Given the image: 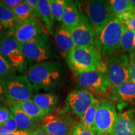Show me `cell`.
Instances as JSON below:
<instances>
[{
  "label": "cell",
  "mask_w": 135,
  "mask_h": 135,
  "mask_svg": "<svg viewBox=\"0 0 135 135\" xmlns=\"http://www.w3.org/2000/svg\"><path fill=\"white\" fill-rule=\"evenodd\" d=\"M114 99L124 103H135V83L129 80L113 89Z\"/></svg>",
  "instance_id": "cell-19"
},
{
  "label": "cell",
  "mask_w": 135,
  "mask_h": 135,
  "mask_svg": "<svg viewBox=\"0 0 135 135\" xmlns=\"http://www.w3.org/2000/svg\"><path fill=\"white\" fill-rule=\"evenodd\" d=\"M13 30L9 29V28L5 27L4 25L0 23V41L6 37L12 36Z\"/></svg>",
  "instance_id": "cell-35"
},
{
  "label": "cell",
  "mask_w": 135,
  "mask_h": 135,
  "mask_svg": "<svg viewBox=\"0 0 135 135\" xmlns=\"http://www.w3.org/2000/svg\"><path fill=\"white\" fill-rule=\"evenodd\" d=\"M23 51L26 62L32 65L50 61L55 53L50 39L45 33L23 45Z\"/></svg>",
  "instance_id": "cell-5"
},
{
  "label": "cell",
  "mask_w": 135,
  "mask_h": 135,
  "mask_svg": "<svg viewBox=\"0 0 135 135\" xmlns=\"http://www.w3.org/2000/svg\"><path fill=\"white\" fill-rule=\"evenodd\" d=\"M38 8L40 20L43 22L48 33L52 34L55 19L51 9L50 0H38Z\"/></svg>",
  "instance_id": "cell-22"
},
{
  "label": "cell",
  "mask_w": 135,
  "mask_h": 135,
  "mask_svg": "<svg viewBox=\"0 0 135 135\" xmlns=\"http://www.w3.org/2000/svg\"><path fill=\"white\" fill-rule=\"evenodd\" d=\"M13 11L16 17L17 21H25L28 19H32L35 21L38 20L36 14L25 1H22V3L13 9Z\"/></svg>",
  "instance_id": "cell-23"
},
{
  "label": "cell",
  "mask_w": 135,
  "mask_h": 135,
  "mask_svg": "<svg viewBox=\"0 0 135 135\" xmlns=\"http://www.w3.org/2000/svg\"><path fill=\"white\" fill-rule=\"evenodd\" d=\"M16 75V70L8 61L0 53V78L8 80Z\"/></svg>",
  "instance_id": "cell-28"
},
{
  "label": "cell",
  "mask_w": 135,
  "mask_h": 135,
  "mask_svg": "<svg viewBox=\"0 0 135 135\" xmlns=\"http://www.w3.org/2000/svg\"><path fill=\"white\" fill-rule=\"evenodd\" d=\"M1 101H0V107H1Z\"/></svg>",
  "instance_id": "cell-44"
},
{
  "label": "cell",
  "mask_w": 135,
  "mask_h": 135,
  "mask_svg": "<svg viewBox=\"0 0 135 135\" xmlns=\"http://www.w3.org/2000/svg\"><path fill=\"white\" fill-rule=\"evenodd\" d=\"M35 130H28V131H23V130H18L15 131L13 133H8L6 134H1V135H32L33 134Z\"/></svg>",
  "instance_id": "cell-39"
},
{
  "label": "cell",
  "mask_w": 135,
  "mask_h": 135,
  "mask_svg": "<svg viewBox=\"0 0 135 135\" xmlns=\"http://www.w3.org/2000/svg\"><path fill=\"white\" fill-rule=\"evenodd\" d=\"M70 31L76 47L96 46L97 35L87 17L83 13L80 23Z\"/></svg>",
  "instance_id": "cell-13"
},
{
  "label": "cell",
  "mask_w": 135,
  "mask_h": 135,
  "mask_svg": "<svg viewBox=\"0 0 135 135\" xmlns=\"http://www.w3.org/2000/svg\"><path fill=\"white\" fill-rule=\"evenodd\" d=\"M16 104L27 115L36 122H40L45 116L48 115V114L42 110L32 99Z\"/></svg>",
  "instance_id": "cell-21"
},
{
  "label": "cell",
  "mask_w": 135,
  "mask_h": 135,
  "mask_svg": "<svg viewBox=\"0 0 135 135\" xmlns=\"http://www.w3.org/2000/svg\"><path fill=\"white\" fill-rule=\"evenodd\" d=\"M32 135H50L48 133H46L45 130L41 129V128H38V129L34 131L33 134Z\"/></svg>",
  "instance_id": "cell-40"
},
{
  "label": "cell",
  "mask_w": 135,
  "mask_h": 135,
  "mask_svg": "<svg viewBox=\"0 0 135 135\" xmlns=\"http://www.w3.org/2000/svg\"><path fill=\"white\" fill-rule=\"evenodd\" d=\"M34 102L48 114L56 108L58 104V98L53 93H36L32 97Z\"/></svg>",
  "instance_id": "cell-20"
},
{
  "label": "cell",
  "mask_w": 135,
  "mask_h": 135,
  "mask_svg": "<svg viewBox=\"0 0 135 135\" xmlns=\"http://www.w3.org/2000/svg\"><path fill=\"white\" fill-rule=\"evenodd\" d=\"M134 135H135V134H134Z\"/></svg>",
  "instance_id": "cell-45"
},
{
  "label": "cell",
  "mask_w": 135,
  "mask_h": 135,
  "mask_svg": "<svg viewBox=\"0 0 135 135\" xmlns=\"http://www.w3.org/2000/svg\"><path fill=\"white\" fill-rule=\"evenodd\" d=\"M6 80L0 78V101H4V92Z\"/></svg>",
  "instance_id": "cell-38"
},
{
  "label": "cell",
  "mask_w": 135,
  "mask_h": 135,
  "mask_svg": "<svg viewBox=\"0 0 135 135\" xmlns=\"http://www.w3.org/2000/svg\"><path fill=\"white\" fill-rule=\"evenodd\" d=\"M25 2L31 7L32 10L36 14L37 18L40 20V12H39L38 8V0H25Z\"/></svg>",
  "instance_id": "cell-36"
},
{
  "label": "cell",
  "mask_w": 135,
  "mask_h": 135,
  "mask_svg": "<svg viewBox=\"0 0 135 135\" xmlns=\"http://www.w3.org/2000/svg\"><path fill=\"white\" fill-rule=\"evenodd\" d=\"M131 80L135 83V52L129 55Z\"/></svg>",
  "instance_id": "cell-34"
},
{
  "label": "cell",
  "mask_w": 135,
  "mask_h": 135,
  "mask_svg": "<svg viewBox=\"0 0 135 135\" xmlns=\"http://www.w3.org/2000/svg\"><path fill=\"white\" fill-rule=\"evenodd\" d=\"M81 4L79 9L83 11L81 13L87 17L97 36L115 17L109 1L90 0L83 1Z\"/></svg>",
  "instance_id": "cell-4"
},
{
  "label": "cell",
  "mask_w": 135,
  "mask_h": 135,
  "mask_svg": "<svg viewBox=\"0 0 135 135\" xmlns=\"http://www.w3.org/2000/svg\"><path fill=\"white\" fill-rule=\"evenodd\" d=\"M125 25L126 28L131 31L135 32V16L131 12V16L127 20L123 23Z\"/></svg>",
  "instance_id": "cell-37"
},
{
  "label": "cell",
  "mask_w": 135,
  "mask_h": 135,
  "mask_svg": "<svg viewBox=\"0 0 135 135\" xmlns=\"http://www.w3.org/2000/svg\"><path fill=\"white\" fill-rule=\"evenodd\" d=\"M69 68L75 75L97 70H106L102 56L96 46L75 47L65 55Z\"/></svg>",
  "instance_id": "cell-1"
},
{
  "label": "cell",
  "mask_w": 135,
  "mask_h": 135,
  "mask_svg": "<svg viewBox=\"0 0 135 135\" xmlns=\"http://www.w3.org/2000/svg\"><path fill=\"white\" fill-rule=\"evenodd\" d=\"M43 33V29L36 21L28 19L16 22L13 28L12 36L20 44L23 45Z\"/></svg>",
  "instance_id": "cell-14"
},
{
  "label": "cell",
  "mask_w": 135,
  "mask_h": 135,
  "mask_svg": "<svg viewBox=\"0 0 135 135\" xmlns=\"http://www.w3.org/2000/svg\"><path fill=\"white\" fill-rule=\"evenodd\" d=\"M126 27L121 20L114 18L103 28L97 36L96 46L105 56L114 55L119 50L123 34Z\"/></svg>",
  "instance_id": "cell-3"
},
{
  "label": "cell",
  "mask_w": 135,
  "mask_h": 135,
  "mask_svg": "<svg viewBox=\"0 0 135 135\" xmlns=\"http://www.w3.org/2000/svg\"><path fill=\"white\" fill-rule=\"evenodd\" d=\"M77 83L81 89L98 93H104L110 88L106 70H97L78 75Z\"/></svg>",
  "instance_id": "cell-10"
},
{
  "label": "cell",
  "mask_w": 135,
  "mask_h": 135,
  "mask_svg": "<svg viewBox=\"0 0 135 135\" xmlns=\"http://www.w3.org/2000/svg\"><path fill=\"white\" fill-rule=\"evenodd\" d=\"M109 1L111 9L115 16L133 10V7L129 0H110Z\"/></svg>",
  "instance_id": "cell-27"
},
{
  "label": "cell",
  "mask_w": 135,
  "mask_h": 135,
  "mask_svg": "<svg viewBox=\"0 0 135 135\" xmlns=\"http://www.w3.org/2000/svg\"><path fill=\"white\" fill-rule=\"evenodd\" d=\"M106 75L111 90L131 80L129 56L126 54L111 55L106 64Z\"/></svg>",
  "instance_id": "cell-6"
},
{
  "label": "cell",
  "mask_w": 135,
  "mask_h": 135,
  "mask_svg": "<svg viewBox=\"0 0 135 135\" xmlns=\"http://www.w3.org/2000/svg\"><path fill=\"white\" fill-rule=\"evenodd\" d=\"M129 3H130V4H131V6H133V7H134L135 6V0H129Z\"/></svg>",
  "instance_id": "cell-42"
},
{
  "label": "cell",
  "mask_w": 135,
  "mask_h": 135,
  "mask_svg": "<svg viewBox=\"0 0 135 135\" xmlns=\"http://www.w3.org/2000/svg\"><path fill=\"white\" fill-rule=\"evenodd\" d=\"M54 38L57 46L65 55L76 47L70 31L62 23L56 29Z\"/></svg>",
  "instance_id": "cell-17"
},
{
  "label": "cell",
  "mask_w": 135,
  "mask_h": 135,
  "mask_svg": "<svg viewBox=\"0 0 135 135\" xmlns=\"http://www.w3.org/2000/svg\"><path fill=\"white\" fill-rule=\"evenodd\" d=\"M17 18L13 10L0 6V23L9 29L13 30Z\"/></svg>",
  "instance_id": "cell-26"
},
{
  "label": "cell",
  "mask_w": 135,
  "mask_h": 135,
  "mask_svg": "<svg viewBox=\"0 0 135 135\" xmlns=\"http://www.w3.org/2000/svg\"><path fill=\"white\" fill-rule=\"evenodd\" d=\"M82 13L76 3L73 1H67L61 23L69 31H71L78 25Z\"/></svg>",
  "instance_id": "cell-18"
},
{
  "label": "cell",
  "mask_w": 135,
  "mask_h": 135,
  "mask_svg": "<svg viewBox=\"0 0 135 135\" xmlns=\"http://www.w3.org/2000/svg\"><path fill=\"white\" fill-rule=\"evenodd\" d=\"M23 0H0V6L13 10Z\"/></svg>",
  "instance_id": "cell-33"
},
{
  "label": "cell",
  "mask_w": 135,
  "mask_h": 135,
  "mask_svg": "<svg viewBox=\"0 0 135 135\" xmlns=\"http://www.w3.org/2000/svg\"><path fill=\"white\" fill-rule=\"evenodd\" d=\"M113 133L114 135L135 134V113L133 109H128L118 114Z\"/></svg>",
  "instance_id": "cell-15"
},
{
  "label": "cell",
  "mask_w": 135,
  "mask_h": 135,
  "mask_svg": "<svg viewBox=\"0 0 135 135\" xmlns=\"http://www.w3.org/2000/svg\"><path fill=\"white\" fill-rule=\"evenodd\" d=\"M18 130V129L17 127L16 121L15 120L13 115L11 114L9 120L5 123L4 125L0 127V135L13 133Z\"/></svg>",
  "instance_id": "cell-30"
},
{
  "label": "cell",
  "mask_w": 135,
  "mask_h": 135,
  "mask_svg": "<svg viewBox=\"0 0 135 135\" xmlns=\"http://www.w3.org/2000/svg\"><path fill=\"white\" fill-rule=\"evenodd\" d=\"M34 87L25 75H15L6 80L4 101L7 104L31 99Z\"/></svg>",
  "instance_id": "cell-7"
},
{
  "label": "cell",
  "mask_w": 135,
  "mask_h": 135,
  "mask_svg": "<svg viewBox=\"0 0 135 135\" xmlns=\"http://www.w3.org/2000/svg\"><path fill=\"white\" fill-rule=\"evenodd\" d=\"M95 100L93 94L88 91L74 89L68 94L65 101V109L70 111L80 119Z\"/></svg>",
  "instance_id": "cell-11"
},
{
  "label": "cell",
  "mask_w": 135,
  "mask_h": 135,
  "mask_svg": "<svg viewBox=\"0 0 135 135\" xmlns=\"http://www.w3.org/2000/svg\"><path fill=\"white\" fill-rule=\"evenodd\" d=\"M34 88L51 91L62 80V66L58 61H46L31 65L26 74Z\"/></svg>",
  "instance_id": "cell-2"
},
{
  "label": "cell",
  "mask_w": 135,
  "mask_h": 135,
  "mask_svg": "<svg viewBox=\"0 0 135 135\" xmlns=\"http://www.w3.org/2000/svg\"><path fill=\"white\" fill-rule=\"evenodd\" d=\"M69 135H97V134L93 129L84 128L79 123L73 126Z\"/></svg>",
  "instance_id": "cell-31"
},
{
  "label": "cell",
  "mask_w": 135,
  "mask_h": 135,
  "mask_svg": "<svg viewBox=\"0 0 135 135\" xmlns=\"http://www.w3.org/2000/svg\"><path fill=\"white\" fill-rule=\"evenodd\" d=\"M9 109L16 121L18 130H35L40 128L39 122L35 121L30 118L16 103L8 104Z\"/></svg>",
  "instance_id": "cell-16"
},
{
  "label": "cell",
  "mask_w": 135,
  "mask_h": 135,
  "mask_svg": "<svg viewBox=\"0 0 135 135\" xmlns=\"http://www.w3.org/2000/svg\"><path fill=\"white\" fill-rule=\"evenodd\" d=\"M75 124L66 116L49 114L41 121L40 128L50 135H69Z\"/></svg>",
  "instance_id": "cell-12"
},
{
  "label": "cell",
  "mask_w": 135,
  "mask_h": 135,
  "mask_svg": "<svg viewBox=\"0 0 135 135\" xmlns=\"http://www.w3.org/2000/svg\"><path fill=\"white\" fill-rule=\"evenodd\" d=\"M131 12H132L133 14L135 16V6H134V7H133V10H132V11H131Z\"/></svg>",
  "instance_id": "cell-43"
},
{
  "label": "cell",
  "mask_w": 135,
  "mask_h": 135,
  "mask_svg": "<svg viewBox=\"0 0 135 135\" xmlns=\"http://www.w3.org/2000/svg\"><path fill=\"white\" fill-rule=\"evenodd\" d=\"M97 135H114L113 133H100Z\"/></svg>",
  "instance_id": "cell-41"
},
{
  "label": "cell",
  "mask_w": 135,
  "mask_h": 135,
  "mask_svg": "<svg viewBox=\"0 0 135 135\" xmlns=\"http://www.w3.org/2000/svg\"><path fill=\"white\" fill-rule=\"evenodd\" d=\"M118 113L113 103L108 100L100 101L94 119L93 130L96 134L113 133Z\"/></svg>",
  "instance_id": "cell-8"
},
{
  "label": "cell",
  "mask_w": 135,
  "mask_h": 135,
  "mask_svg": "<svg viewBox=\"0 0 135 135\" xmlns=\"http://www.w3.org/2000/svg\"><path fill=\"white\" fill-rule=\"evenodd\" d=\"M119 50L133 53L135 52V32L126 28L123 34Z\"/></svg>",
  "instance_id": "cell-25"
},
{
  "label": "cell",
  "mask_w": 135,
  "mask_h": 135,
  "mask_svg": "<svg viewBox=\"0 0 135 135\" xmlns=\"http://www.w3.org/2000/svg\"><path fill=\"white\" fill-rule=\"evenodd\" d=\"M99 103H100V101L96 98V100L93 104L86 111L82 117L80 119L81 125L84 128L93 129L96 114H97V109L99 105Z\"/></svg>",
  "instance_id": "cell-24"
},
{
  "label": "cell",
  "mask_w": 135,
  "mask_h": 135,
  "mask_svg": "<svg viewBox=\"0 0 135 135\" xmlns=\"http://www.w3.org/2000/svg\"><path fill=\"white\" fill-rule=\"evenodd\" d=\"M11 114L12 113L9 109L5 106H1L0 107V127L4 125L9 120Z\"/></svg>",
  "instance_id": "cell-32"
},
{
  "label": "cell",
  "mask_w": 135,
  "mask_h": 135,
  "mask_svg": "<svg viewBox=\"0 0 135 135\" xmlns=\"http://www.w3.org/2000/svg\"><path fill=\"white\" fill-rule=\"evenodd\" d=\"M50 6L56 21L62 22L66 5V0H50Z\"/></svg>",
  "instance_id": "cell-29"
},
{
  "label": "cell",
  "mask_w": 135,
  "mask_h": 135,
  "mask_svg": "<svg viewBox=\"0 0 135 135\" xmlns=\"http://www.w3.org/2000/svg\"><path fill=\"white\" fill-rule=\"evenodd\" d=\"M0 53L14 67L16 71L21 72L25 70L27 62L23 53V45L12 36L0 41Z\"/></svg>",
  "instance_id": "cell-9"
}]
</instances>
